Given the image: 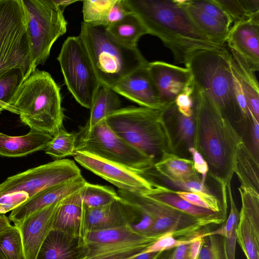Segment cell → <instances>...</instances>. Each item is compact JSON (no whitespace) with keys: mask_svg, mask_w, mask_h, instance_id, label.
Listing matches in <instances>:
<instances>
[{"mask_svg":"<svg viewBox=\"0 0 259 259\" xmlns=\"http://www.w3.org/2000/svg\"><path fill=\"white\" fill-rule=\"evenodd\" d=\"M194 148L207 162L208 174L218 184L222 204L228 209L227 187L231 185L238 153L244 142L230 119L193 83Z\"/></svg>","mask_w":259,"mask_h":259,"instance_id":"cell-1","label":"cell"},{"mask_svg":"<svg viewBox=\"0 0 259 259\" xmlns=\"http://www.w3.org/2000/svg\"><path fill=\"white\" fill-rule=\"evenodd\" d=\"M148 34L158 37L171 52L175 63L185 64L194 53L221 48L197 27L181 0H124ZM224 47V46H223Z\"/></svg>","mask_w":259,"mask_h":259,"instance_id":"cell-2","label":"cell"},{"mask_svg":"<svg viewBox=\"0 0 259 259\" xmlns=\"http://www.w3.org/2000/svg\"><path fill=\"white\" fill-rule=\"evenodd\" d=\"M185 65L191 73L194 85L203 91L234 125H239L242 121L237 96L240 85L230 66L229 50L224 46L198 51Z\"/></svg>","mask_w":259,"mask_h":259,"instance_id":"cell-3","label":"cell"},{"mask_svg":"<svg viewBox=\"0 0 259 259\" xmlns=\"http://www.w3.org/2000/svg\"><path fill=\"white\" fill-rule=\"evenodd\" d=\"M167 107L120 108L108 116L105 120L118 137L155 164L165 154L173 153L164 119V112Z\"/></svg>","mask_w":259,"mask_h":259,"instance_id":"cell-4","label":"cell"},{"mask_svg":"<svg viewBox=\"0 0 259 259\" xmlns=\"http://www.w3.org/2000/svg\"><path fill=\"white\" fill-rule=\"evenodd\" d=\"M12 105L30 129L54 136L63 127L60 89L45 71L36 69L25 79Z\"/></svg>","mask_w":259,"mask_h":259,"instance_id":"cell-5","label":"cell"},{"mask_svg":"<svg viewBox=\"0 0 259 259\" xmlns=\"http://www.w3.org/2000/svg\"><path fill=\"white\" fill-rule=\"evenodd\" d=\"M101 84L115 86L124 77L146 66L148 62L137 47H126L103 26L83 22L79 35Z\"/></svg>","mask_w":259,"mask_h":259,"instance_id":"cell-6","label":"cell"},{"mask_svg":"<svg viewBox=\"0 0 259 259\" xmlns=\"http://www.w3.org/2000/svg\"><path fill=\"white\" fill-rule=\"evenodd\" d=\"M81 175L74 161L64 159L11 176L0 184V213L5 214L40 192Z\"/></svg>","mask_w":259,"mask_h":259,"instance_id":"cell-7","label":"cell"},{"mask_svg":"<svg viewBox=\"0 0 259 259\" xmlns=\"http://www.w3.org/2000/svg\"><path fill=\"white\" fill-rule=\"evenodd\" d=\"M19 68L25 78L33 68L22 0H0V71Z\"/></svg>","mask_w":259,"mask_h":259,"instance_id":"cell-8","label":"cell"},{"mask_svg":"<svg viewBox=\"0 0 259 259\" xmlns=\"http://www.w3.org/2000/svg\"><path fill=\"white\" fill-rule=\"evenodd\" d=\"M75 151L87 153L134 171H144L154 163L118 137L105 119L90 130L81 127L76 133Z\"/></svg>","mask_w":259,"mask_h":259,"instance_id":"cell-9","label":"cell"},{"mask_svg":"<svg viewBox=\"0 0 259 259\" xmlns=\"http://www.w3.org/2000/svg\"><path fill=\"white\" fill-rule=\"evenodd\" d=\"M117 194L152 219L153 225L148 237H159L164 233L174 232L179 238H192L205 232L202 231L208 226L222 224L190 215L141 193L118 189Z\"/></svg>","mask_w":259,"mask_h":259,"instance_id":"cell-10","label":"cell"},{"mask_svg":"<svg viewBox=\"0 0 259 259\" xmlns=\"http://www.w3.org/2000/svg\"><path fill=\"white\" fill-rule=\"evenodd\" d=\"M31 43L34 69L44 65L50 56L54 42L67 30L63 13L52 0H22Z\"/></svg>","mask_w":259,"mask_h":259,"instance_id":"cell-11","label":"cell"},{"mask_svg":"<svg viewBox=\"0 0 259 259\" xmlns=\"http://www.w3.org/2000/svg\"><path fill=\"white\" fill-rule=\"evenodd\" d=\"M57 59L69 91L81 106L90 109L101 83L79 36L65 40Z\"/></svg>","mask_w":259,"mask_h":259,"instance_id":"cell-12","label":"cell"},{"mask_svg":"<svg viewBox=\"0 0 259 259\" xmlns=\"http://www.w3.org/2000/svg\"><path fill=\"white\" fill-rule=\"evenodd\" d=\"M241 207L237 228V242L247 259H259V191L240 184Z\"/></svg>","mask_w":259,"mask_h":259,"instance_id":"cell-13","label":"cell"},{"mask_svg":"<svg viewBox=\"0 0 259 259\" xmlns=\"http://www.w3.org/2000/svg\"><path fill=\"white\" fill-rule=\"evenodd\" d=\"M73 156L80 165L119 189L143 194L154 188L144 178L118 164L82 152L75 151Z\"/></svg>","mask_w":259,"mask_h":259,"instance_id":"cell-14","label":"cell"},{"mask_svg":"<svg viewBox=\"0 0 259 259\" xmlns=\"http://www.w3.org/2000/svg\"><path fill=\"white\" fill-rule=\"evenodd\" d=\"M147 69L164 106L175 103L176 97L193 82L191 73L186 67L156 61L148 62Z\"/></svg>","mask_w":259,"mask_h":259,"instance_id":"cell-15","label":"cell"},{"mask_svg":"<svg viewBox=\"0 0 259 259\" xmlns=\"http://www.w3.org/2000/svg\"><path fill=\"white\" fill-rule=\"evenodd\" d=\"M59 202L39 209L14 225L20 233L25 259H36L43 242L52 229Z\"/></svg>","mask_w":259,"mask_h":259,"instance_id":"cell-16","label":"cell"},{"mask_svg":"<svg viewBox=\"0 0 259 259\" xmlns=\"http://www.w3.org/2000/svg\"><path fill=\"white\" fill-rule=\"evenodd\" d=\"M229 49L238 53L254 71L259 70V17L234 23L226 39Z\"/></svg>","mask_w":259,"mask_h":259,"instance_id":"cell-17","label":"cell"},{"mask_svg":"<svg viewBox=\"0 0 259 259\" xmlns=\"http://www.w3.org/2000/svg\"><path fill=\"white\" fill-rule=\"evenodd\" d=\"M87 182L81 175L73 179L48 188L12 210L8 218L16 225L37 210L59 202L79 191Z\"/></svg>","mask_w":259,"mask_h":259,"instance_id":"cell-18","label":"cell"},{"mask_svg":"<svg viewBox=\"0 0 259 259\" xmlns=\"http://www.w3.org/2000/svg\"><path fill=\"white\" fill-rule=\"evenodd\" d=\"M112 89L142 107L160 109L168 106L161 103L147 65L127 75Z\"/></svg>","mask_w":259,"mask_h":259,"instance_id":"cell-19","label":"cell"},{"mask_svg":"<svg viewBox=\"0 0 259 259\" xmlns=\"http://www.w3.org/2000/svg\"><path fill=\"white\" fill-rule=\"evenodd\" d=\"M84 209L87 231L128 226L136 212L133 205L119 197L105 206Z\"/></svg>","mask_w":259,"mask_h":259,"instance_id":"cell-20","label":"cell"},{"mask_svg":"<svg viewBox=\"0 0 259 259\" xmlns=\"http://www.w3.org/2000/svg\"><path fill=\"white\" fill-rule=\"evenodd\" d=\"M164 119L170 136L173 153L187 159L189 149L194 147L195 123L194 115L187 117L178 111L175 103L166 107Z\"/></svg>","mask_w":259,"mask_h":259,"instance_id":"cell-21","label":"cell"},{"mask_svg":"<svg viewBox=\"0 0 259 259\" xmlns=\"http://www.w3.org/2000/svg\"><path fill=\"white\" fill-rule=\"evenodd\" d=\"M52 229L83 238L87 228L80 190L60 201L54 217Z\"/></svg>","mask_w":259,"mask_h":259,"instance_id":"cell-22","label":"cell"},{"mask_svg":"<svg viewBox=\"0 0 259 259\" xmlns=\"http://www.w3.org/2000/svg\"><path fill=\"white\" fill-rule=\"evenodd\" d=\"M84 246L83 238L52 229L36 259H79L84 252Z\"/></svg>","mask_w":259,"mask_h":259,"instance_id":"cell-23","label":"cell"},{"mask_svg":"<svg viewBox=\"0 0 259 259\" xmlns=\"http://www.w3.org/2000/svg\"><path fill=\"white\" fill-rule=\"evenodd\" d=\"M53 137L33 129L20 136H10L0 133V156L19 157L44 150Z\"/></svg>","mask_w":259,"mask_h":259,"instance_id":"cell-24","label":"cell"},{"mask_svg":"<svg viewBox=\"0 0 259 259\" xmlns=\"http://www.w3.org/2000/svg\"><path fill=\"white\" fill-rule=\"evenodd\" d=\"M142 194L199 219L213 220L221 224L227 219L222 214L191 204L180 197L175 190L161 184H157L151 190Z\"/></svg>","mask_w":259,"mask_h":259,"instance_id":"cell-25","label":"cell"},{"mask_svg":"<svg viewBox=\"0 0 259 259\" xmlns=\"http://www.w3.org/2000/svg\"><path fill=\"white\" fill-rule=\"evenodd\" d=\"M229 50L231 69L239 80L250 112L259 121V89L255 72L238 53Z\"/></svg>","mask_w":259,"mask_h":259,"instance_id":"cell-26","label":"cell"},{"mask_svg":"<svg viewBox=\"0 0 259 259\" xmlns=\"http://www.w3.org/2000/svg\"><path fill=\"white\" fill-rule=\"evenodd\" d=\"M79 259H126L144 252L154 242L110 245L85 242Z\"/></svg>","mask_w":259,"mask_h":259,"instance_id":"cell-27","label":"cell"},{"mask_svg":"<svg viewBox=\"0 0 259 259\" xmlns=\"http://www.w3.org/2000/svg\"><path fill=\"white\" fill-rule=\"evenodd\" d=\"M159 237H149L139 234L128 226L115 228L87 231L83 239L85 242L121 245L155 242Z\"/></svg>","mask_w":259,"mask_h":259,"instance_id":"cell-28","label":"cell"},{"mask_svg":"<svg viewBox=\"0 0 259 259\" xmlns=\"http://www.w3.org/2000/svg\"><path fill=\"white\" fill-rule=\"evenodd\" d=\"M163 177L175 181H189L201 179L193 167L191 159L167 153L153 166Z\"/></svg>","mask_w":259,"mask_h":259,"instance_id":"cell-29","label":"cell"},{"mask_svg":"<svg viewBox=\"0 0 259 259\" xmlns=\"http://www.w3.org/2000/svg\"><path fill=\"white\" fill-rule=\"evenodd\" d=\"M120 107L118 94L111 87L100 84L90 108L89 120L83 128L90 130L98 122L120 109Z\"/></svg>","mask_w":259,"mask_h":259,"instance_id":"cell-30","label":"cell"},{"mask_svg":"<svg viewBox=\"0 0 259 259\" xmlns=\"http://www.w3.org/2000/svg\"><path fill=\"white\" fill-rule=\"evenodd\" d=\"M181 2L200 31L215 44L224 46L230 28L191 5L189 0H181Z\"/></svg>","mask_w":259,"mask_h":259,"instance_id":"cell-31","label":"cell"},{"mask_svg":"<svg viewBox=\"0 0 259 259\" xmlns=\"http://www.w3.org/2000/svg\"><path fill=\"white\" fill-rule=\"evenodd\" d=\"M108 33L117 41L128 47H137V42L148 32L140 19L131 13L121 20L106 27Z\"/></svg>","mask_w":259,"mask_h":259,"instance_id":"cell-32","label":"cell"},{"mask_svg":"<svg viewBox=\"0 0 259 259\" xmlns=\"http://www.w3.org/2000/svg\"><path fill=\"white\" fill-rule=\"evenodd\" d=\"M227 195L231 207L228 218L220 228L214 231L207 232L206 235H218L223 237L228 259H235L236 232L239 221V211L234 200L231 185L227 187Z\"/></svg>","mask_w":259,"mask_h":259,"instance_id":"cell-33","label":"cell"},{"mask_svg":"<svg viewBox=\"0 0 259 259\" xmlns=\"http://www.w3.org/2000/svg\"><path fill=\"white\" fill-rule=\"evenodd\" d=\"M235 173L241 184L250 186L259 191V159L244 142L238 153Z\"/></svg>","mask_w":259,"mask_h":259,"instance_id":"cell-34","label":"cell"},{"mask_svg":"<svg viewBox=\"0 0 259 259\" xmlns=\"http://www.w3.org/2000/svg\"><path fill=\"white\" fill-rule=\"evenodd\" d=\"M25 79L24 74L19 68L0 71V112L6 110L17 114L12 102Z\"/></svg>","mask_w":259,"mask_h":259,"instance_id":"cell-35","label":"cell"},{"mask_svg":"<svg viewBox=\"0 0 259 259\" xmlns=\"http://www.w3.org/2000/svg\"><path fill=\"white\" fill-rule=\"evenodd\" d=\"M231 23L259 17V0H214Z\"/></svg>","mask_w":259,"mask_h":259,"instance_id":"cell-36","label":"cell"},{"mask_svg":"<svg viewBox=\"0 0 259 259\" xmlns=\"http://www.w3.org/2000/svg\"><path fill=\"white\" fill-rule=\"evenodd\" d=\"M80 194L84 206L91 208L105 206L119 197L112 187L88 182L80 190Z\"/></svg>","mask_w":259,"mask_h":259,"instance_id":"cell-37","label":"cell"},{"mask_svg":"<svg viewBox=\"0 0 259 259\" xmlns=\"http://www.w3.org/2000/svg\"><path fill=\"white\" fill-rule=\"evenodd\" d=\"M115 1H83V22L92 26L106 27L110 10Z\"/></svg>","mask_w":259,"mask_h":259,"instance_id":"cell-38","label":"cell"},{"mask_svg":"<svg viewBox=\"0 0 259 259\" xmlns=\"http://www.w3.org/2000/svg\"><path fill=\"white\" fill-rule=\"evenodd\" d=\"M77 134L69 133L63 127L60 129L44 150L45 153L56 158L73 156L75 152Z\"/></svg>","mask_w":259,"mask_h":259,"instance_id":"cell-39","label":"cell"},{"mask_svg":"<svg viewBox=\"0 0 259 259\" xmlns=\"http://www.w3.org/2000/svg\"><path fill=\"white\" fill-rule=\"evenodd\" d=\"M0 254L5 259H25L20 233L15 225L0 233Z\"/></svg>","mask_w":259,"mask_h":259,"instance_id":"cell-40","label":"cell"},{"mask_svg":"<svg viewBox=\"0 0 259 259\" xmlns=\"http://www.w3.org/2000/svg\"><path fill=\"white\" fill-rule=\"evenodd\" d=\"M197 259H228L224 237L218 235L205 236Z\"/></svg>","mask_w":259,"mask_h":259,"instance_id":"cell-41","label":"cell"},{"mask_svg":"<svg viewBox=\"0 0 259 259\" xmlns=\"http://www.w3.org/2000/svg\"><path fill=\"white\" fill-rule=\"evenodd\" d=\"M198 236L192 238H179L174 232H167L160 236L144 252H160L177 248L182 245L189 244Z\"/></svg>","mask_w":259,"mask_h":259,"instance_id":"cell-42","label":"cell"},{"mask_svg":"<svg viewBox=\"0 0 259 259\" xmlns=\"http://www.w3.org/2000/svg\"><path fill=\"white\" fill-rule=\"evenodd\" d=\"M190 4L230 28L232 24L228 17L214 0H189Z\"/></svg>","mask_w":259,"mask_h":259,"instance_id":"cell-43","label":"cell"},{"mask_svg":"<svg viewBox=\"0 0 259 259\" xmlns=\"http://www.w3.org/2000/svg\"><path fill=\"white\" fill-rule=\"evenodd\" d=\"M240 125L248 137L249 142L246 146L255 157L259 159V121L251 114L250 117Z\"/></svg>","mask_w":259,"mask_h":259,"instance_id":"cell-44","label":"cell"},{"mask_svg":"<svg viewBox=\"0 0 259 259\" xmlns=\"http://www.w3.org/2000/svg\"><path fill=\"white\" fill-rule=\"evenodd\" d=\"M193 92L192 82L190 85L179 94L175 100V104L179 112L187 117H191L194 115Z\"/></svg>","mask_w":259,"mask_h":259,"instance_id":"cell-45","label":"cell"},{"mask_svg":"<svg viewBox=\"0 0 259 259\" xmlns=\"http://www.w3.org/2000/svg\"><path fill=\"white\" fill-rule=\"evenodd\" d=\"M131 13L124 0H116L108 15L107 26L121 20Z\"/></svg>","mask_w":259,"mask_h":259,"instance_id":"cell-46","label":"cell"},{"mask_svg":"<svg viewBox=\"0 0 259 259\" xmlns=\"http://www.w3.org/2000/svg\"><path fill=\"white\" fill-rule=\"evenodd\" d=\"M189 152L192 158L193 167L195 171L201 175V180L205 183L207 174L208 172L209 167L207 162L202 155L194 147L190 148Z\"/></svg>","mask_w":259,"mask_h":259,"instance_id":"cell-47","label":"cell"},{"mask_svg":"<svg viewBox=\"0 0 259 259\" xmlns=\"http://www.w3.org/2000/svg\"><path fill=\"white\" fill-rule=\"evenodd\" d=\"M189 245H184L173 249L158 252L153 259H189Z\"/></svg>","mask_w":259,"mask_h":259,"instance_id":"cell-48","label":"cell"},{"mask_svg":"<svg viewBox=\"0 0 259 259\" xmlns=\"http://www.w3.org/2000/svg\"><path fill=\"white\" fill-rule=\"evenodd\" d=\"M207 232L203 233L198 235L196 239L189 245L188 255L189 259L198 258L203 243V238L206 236V234Z\"/></svg>","mask_w":259,"mask_h":259,"instance_id":"cell-49","label":"cell"},{"mask_svg":"<svg viewBox=\"0 0 259 259\" xmlns=\"http://www.w3.org/2000/svg\"><path fill=\"white\" fill-rule=\"evenodd\" d=\"M55 6L63 13L65 9L69 5L74 3L77 0H52Z\"/></svg>","mask_w":259,"mask_h":259,"instance_id":"cell-50","label":"cell"},{"mask_svg":"<svg viewBox=\"0 0 259 259\" xmlns=\"http://www.w3.org/2000/svg\"><path fill=\"white\" fill-rule=\"evenodd\" d=\"M157 252H142L135 256L131 257L126 259H153L157 254Z\"/></svg>","mask_w":259,"mask_h":259,"instance_id":"cell-51","label":"cell"},{"mask_svg":"<svg viewBox=\"0 0 259 259\" xmlns=\"http://www.w3.org/2000/svg\"><path fill=\"white\" fill-rule=\"evenodd\" d=\"M11 226L10 221L5 214L0 217V233Z\"/></svg>","mask_w":259,"mask_h":259,"instance_id":"cell-52","label":"cell"},{"mask_svg":"<svg viewBox=\"0 0 259 259\" xmlns=\"http://www.w3.org/2000/svg\"><path fill=\"white\" fill-rule=\"evenodd\" d=\"M0 259H5L3 256L0 254Z\"/></svg>","mask_w":259,"mask_h":259,"instance_id":"cell-53","label":"cell"},{"mask_svg":"<svg viewBox=\"0 0 259 259\" xmlns=\"http://www.w3.org/2000/svg\"><path fill=\"white\" fill-rule=\"evenodd\" d=\"M3 215V214L0 213V217H1V216H2Z\"/></svg>","mask_w":259,"mask_h":259,"instance_id":"cell-54","label":"cell"}]
</instances>
